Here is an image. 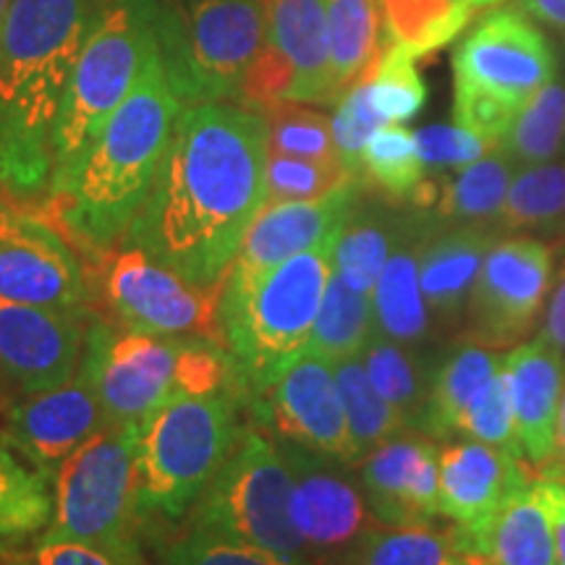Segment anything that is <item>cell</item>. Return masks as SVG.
Returning <instances> with one entry per match:
<instances>
[{"mask_svg": "<svg viewBox=\"0 0 565 565\" xmlns=\"http://www.w3.org/2000/svg\"><path fill=\"white\" fill-rule=\"evenodd\" d=\"M414 137L427 173L448 171V168H466L494 150L479 134L469 131L461 124L424 126Z\"/></svg>", "mask_w": 565, "mask_h": 565, "instance_id": "bcb514c9", "label": "cell"}, {"mask_svg": "<svg viewBox=\"0 0 565 565\" xmlns=\"http://www.w3.org/2000/svg\"><path fill=\"white\" fill-rule=\"evenodd\" d=\"M333 372L338 391H341L356 461H362L374 448H380L391 437L408 429L404 414L387 404L383 395L377 393V387L372 385L362 356L338 359V362H333Z\"/></svg>", "mask_w": 565, "mask_h": 565, "instance_id": "836d02e7", "label": "cell"}, {"mask_svg": "<svg viewBox=\"0 0 565 565\" xmlns=\"http://www.w3.org/2000/svg\"><path fill=\"white\" fill-rule=\"evenodd\" d=\"M353 565H475L458 526L437 532L429 524L370 529L353 545Z\"/></svg>", "mask_w": 565, "mask_h": 565, "instance_id": "d6a6232c", "label": "cell"}, {"mask_svg": "<svg viewBox=\"0 0 565 565\" xmlns=\"http://www.w3.org/2000/svg\"><path fill=\"white\" fill-rule=\"evenodd\" d=\"M492 236L479 225L427 236L419 249V282L429 315L440 324H456L466 312L471 288L482 270Z\"/></svg>", "mask_w": 565, "mask_h": 565, "instance_id": "cb8c5ba5", "label": "cell"}, {"mask_svg": "<svg viewBox=\"0 0 565 565\" xmlns=\"http://www.w3.org/2000/svg\"><path fill=\"white\" fill-rule=\"evenodd\" d=\"M513 181V160L494 147L471 166L458 168L454 179L440 181L435 210L445 223L479 225L494 221L503 212Z\"/></svg>", "mask_w": 565, "mask_h": 565, "instance_id": "f546056e", "label": "cell"}, {"mask_svg": "<svg viewBox=\"0 0 565 565\" xmlns=\"http://www.w3.org/2000/svg\"><path fill=\"white\" fill-rule=\"evenodd\" d=\"M553 280V252L536 238H505L487 252L466 303L471 343L511 345L529 333Z\"/></svg>", "mask_w": 565, "mask_h": 565, "instance_id": "9a60e30c", "label": "cell"}, {"mask_svg": "<svg viewBox=\"0 0 565 565\" xmlns=\"http://www.w3.org/2000/svg\"><path fill=\"white\" fill-rule=\"evenodd\" d=\"M267 154L259 110L236 103L181 108L121 246L145 252L192 286H221L267 200Z\"/></svg>", "mask_w": 565, "mask_h": 565, "instance_id": "6da1fadb", "label": "cell"}, {"mask_svg": "<svg viewBox=\"0 0 565 565\" xmlns=\"http://www.w3.org/2000/svg\"><path fill=\"white\" fill-rule=\"evenodd\" d=\"M265 38V0H158L160 63L183 108L238 105Z\"/></svg>", "mask_w": 565, "mask_h": 565, "instance_id": "ba28073f", "label": "cell"}, {"mask_svg": "<svg viewBox=\"0 0 565 565\" xmlns=\"http://www.w3.org/2000/svg\"><path fill=\"white\" fill-rule=\"evenodd\" d=\"M404 231L391 215L353 207L333 244V273L353 291L372 296Z\"/></svg>", "mask_w": 565, "mask_h": 565, "instance_id": "4dcf8cb0", "label": "cell"}, {"mask_svg": "<svg viewBox=\"0 0 565 565\" xmlns=\"http://www.w3.org/2000/svg\"><path fill=\"white\" fill-rule=\"evenodd\" d=\"M34 215H38V204L21 202L19 196H13L9 189L0 183V238L24 228Z\"/></svg>", "mask_w": 565, "mask_h": 565, "instance_id": "681fc988", "label": "cell"}, {"mask_svg": "<svg viewBox=\"0 0 565 565\" xmlns=\"http://www.w3.org/2000/svg\"><path fill=\"white\" fill-rule=\"evenodd\" d=\"M275 445L291 471V521L307 553L330 555L356 545L372 529V515L362 492L341 466H333L338 458L291 443Z\"/></svg>", "mask_w": 565, "mask_h": 565, "instance_id": "ac0fdd59", "label": "cell"}, {"mask_svg": "<svg viewBox=\"0 0 565 565\" xmlns=\"http://www.w3.org/2000/svg\"><path fill=\"white\" fill-rule=\"evenodd\" d=\"M565 145V82L545 84L524 108L515 113L511 129L500 141V150L513 166L550 162Z\"/></svg>", "mask_w": 565, "mask_h": 565, "instance_id": "8d00e7d4", "label": "cell"}, {"mask_svg": "<svg viewBox=\"0 0 565 565\" xmlns=\"http://www.w3.org/2000/svg\"><path fill=\"white\" fill-rule=\"evenodd\" d=\"M466 3H469V9L471 11H482V9H492V6H500L503 3V0H466Z\"/></svg>", "mask_w": 565, "mask_h": 565, "instance_id": "db71d44e", "label": "cell"}, {"mask_svg": "<svg viewBox=\"0 0 565 565\" xmlns=\"http://www.w3.org/2000/svg\"><path fill=\"white\" fill-rule=\"evenodd\" d=\"M103 427L100 398L82 372L55 391L19 395L0 414V440L51 475Z\"/></svg>", "mask_w": 565, "mask_h": 565, "instance_id": "d6986e66", "label": "cell"}, {"mask_svg": "<svg viewBox=\"0 0 565 565\" xmlns=\"http://www.w3.org/2000/svg\"><path fill=\"white\" fill-rule=\"evenodd\" d=\"M427 181L416 137L401 124H385L362 152V183L398 202H412Z\"/></svg>", "mask_w": 565, "mask_h": 565, "instance_id": "74e56055", "label": "cell"}, {"mask_svg": "<svg viewBox=\"0 0 565 565\" xmlns=\"http://www.w3.org/2000/svg\"><path fill=\"white\" fill-rule=\"evenodd\" d=\"M95 0H11L0 26V183L21 202L51 192L53 131Z\"/></svg>", "mask_w": 565, "mask_h": 565, "instance_id": "7a4b0ae2", "label": "cell"}, {"mask_svg": "<svg viewBox=\"0 0 565 565\" xmlns=\"http://www.w3.org/2000/svg\"><path fill=\"white\" fill-rule=\"evenodd\" d=\"M139 427H103L53 471V519L40 540L95 547L121 565H147L152 524L137 490Z\"/></svg>", "mask_w": 565, "mask_h": 565, "instance_id": "52a82bcc", "label": "cell"}, {"mask_svg": "<svg viewBox=\"0 0 565 565\" xmlns=\"http://www.w3.org/2000/svg\"><path fill=\"white\" fill-rule=\"evenodd\" d=\"M333 244L296 254L259 278L223 286L221 322L242 401L307 351L324 288L333 275Z\"/></svg>", "mask_w": 565, "mask_h": 565, "instance_id": "277c9868", "label": "cell"}, {"mask_svg": "<svg viewBox=\"0 0 565 565\" xmlns=\"http://www.w3.org/2000/svg\"><path fill=\"white\" fill-rule=\"evenodd\" d=\"M9 9H11V0H0V26H3V19L6 13H9Z\"/></svg>", "mask_w": 565, "mask_h": 565, "instance_id": "9f6ffc18", "label": "cell"}, {"mask_svg": "<svg viewBox=\"0 0 565 565\" xmlns=\"http://www.w3.org/2000/svg\"><path fill=\"white\" fill-rule=\"evenodd\" d=\"M547 471V477H534V487L553 521L557 563L565 565V471H555L553 466Z\"/></svg>", "mask_w": 565, "mask_h": 565, "instance_id": "c3c4849f", "label": "cell"}, {"mask_svg": "<svg viewBox=\"0 0 565 565\" xmlns=\"http://www.w3.org/2000/svg\"><path fill=\"white\" fill-rule=\"evenodd\" d=\"M484 565H561L553 521L536 492L532 475L505 500L490 526L484 542Z\"/></svg>", "mask_w": 565, "mask_h": 565, "instance_id": "83f0119b", "label": "cell"}, {"mask_svg": "<svg viewBox=\"0 0 565 565\" xmlns=\"http://www.w3.org/2000/svg\"><path fill=\"white\" fill-rule=\"evenodd\" d=\"M160 565H312L309 561H294V557L275 555L270 550H259L244 542L228 540V536L189 529L175 536Z\"/></svg>", "mask_w": 565, "mask_h": 565, "instance_id": "ee69618b", "label": "cell"}, {"mask_svg": "<svg viewBox=\"0 0 565 565\" xmlns=\"http://www.w3.org/2000/svg\"><path fill=\"white\" fill-rule=\"evenodd\" d=\"M92 282L89 312L118 330L166 338H202L221 343L223 286L200 288L145 252L118 246L87 263Z\"/></svg>", "mask_w": 565, "mask_h": 565, "instance_id": "30bf717a", "label": "cell"}, {"mask_svg": "<svg viewBox=\"0 0 565 565\" xmlns=\"http://www.w3.org/2000/svg\"><path fill=\"white\" fill-rule=\"evenodd\" d=\"M53 519V475L0 440V557L38 545Z\"/></svg>", "mask_w": 565, "mask_h": 565, "instance_id": "4316f807", "label": "cell"}, {"mask_svg": "<svg viewBox=\"0 0 565 565\" xmlns=\"http://www.w3.org/2000/svg\"><path fill=\"white\" fill-rule=\"evenodd\" d=\"M515 422L529 461L540 469L555 463L557 414L563 398L565 356L540 335L505 356Z\"/></svg>", "mask_w": 565, "mask_h": 565, "instance_id": "603a6c76", "label": "cell"}, {"mask_svg": "<svg viewBox=\"0 0 565 565\" xmlns=\"http://www.w3.org/2000/svg\"><path fill=\"white\" fill-rule=\"evenodd\" d=\"M454 79L456 89L479 92L521 110L555 79V53L519 6L494 9L456 47Z\"/></svg>", "mask_w": 565, "mask_h": 565, "instance_id": "5bb4252c", "label": "cell"}, {"mask_svg": "<svg viewBox=\"0 0 565 565\" xmlns=\"http://www.w3.org/2000/svg\"><path fill=\"white\" fill-rule=\"evenodd\" d=\"M181 108L160 53L152 55L131 95L113 113L79 166L40 202L84 263H95L124 244L126 231L150 194Z\"/></svg>", "mask_w": 565, "mask_h": 565, "instance_id": "3957f363", "label": "cell"}, {"mask_svg": "<svg viewBox=\"0 0 565 565\" xmlns=\"http://www.w3.org/2000/svg\"><path fill=\"white\" fill-rule=\"evenodd\" d=\"M362 484L380 524H429L440 513V450L433 437L395 435L362 458Z\"/></svg>", "mask_w": 565, "mask_h": 565, "instance_id": "7402d4cb", "label": "cell"}, {"mask_svg": "<svg viewBox=\"0 0 565 565\" xmlns=\"http://www.w3.org/2000/svg\"><path fill=\"white\" fill-rule=\"evenodd\" d=\"M362 183L309 202H265L246 231L242 249L228 270V282L259 278L296 254L335 242L343 223L359 204Z\"/></svg>", "mask_w": 565, "mask_h": 565, "instance_id": "44dd1931", "label": "cell"}, {"mask_svg": "<svg viewBox=\"0 0 565 565\" xmlns=\"http://www.w3.org/2000/svg\"><path fill=\"white\" fill-rule=\"evenodd\" d=\"M3 377H0V408H3V404H6V401H3Z\"/></svg>", "mask_w": 565, "mask_h": 565, "instance_id": "6f0895ef", "label": "cell"}, {"mask_svg": "<svg viewBox=\"0 0 565 565\" xmlns=\"http://www.w3.org/2000/svg\"><path fill=\"white\" fill-rule=\"evenodd\" d=\"M158 53V0H95L55 121L51 192L79 166Z\"/></svg>", "mask_w": 565, "mask_h": 565, "instance_id": "8992f818", "label": "cell"}, {"mask_svg": "<svg viewBox=\"0 0 565 565\" xmlns=\"http://www.w3.org/2000/svg\"><path fill=\"white\" fill-rule=\"evenodd\" d=\"M0 565H26V561H24V555H11V557H3Z\"/></svg>", "mask_w": 565, "mask_h": 565, "instance_id": "11a10c76", "label": "cell"}, {"mask_svg": "<svg viewBox=\"0 0 565 565\" xmlns=\"http://www.w3.org/2000/svg\"><path fill=\"white\" fill-rule=\"evenodd\" d=\"M246 422L275 443L356 463L333 364L303 351L246 401Z\"/></svg>", "mask_w": 565, "mask_h": 565, "instance_id": "4fadbf2b", "label": "cell"}, {"mask_svg": "<svg viewBox=\"0 0 565 565\" xmlns=\"http://www.w3.org/2000/svg\"><path fill=\"white\" fill-rule=\"evenodd\" d=\"M505 366V356L479 343L458 345L433 366L429 393L416 433L433 440H448L479 391Z\"/></svg>", "mask_w": 565, "mask_h": 565, "instance_id": "484cf974", "label": "cell"}, {"mask_svg": "<svg viewBox=\"0 0 565 565\" xmlns=\"http://www.w3.org/2000/svg\"><path fill=\"white\" fill-rule=\"evenodd\" d=\"M540 338L565 356V273H563V278L557 280L553 296H550L545 328H542Z\"/></svg>", "mask_w": 565, "mask_h": 565, "instance_id": "f907efd6", "label": "cell"}, {"mask_svg": "<svg viewBox=\"0 0 565 565\" xmlns=\"http://www.w3.org/2000/svg\"><path fill=\"white\" fill-rule=\"evenodd\" d=\"M0 299L89 312L87 263L40 204L24 228L0 238Z\"/></svg>", "mask_w": 565, "mask_h": 565, "instance_id": "e0dca14e", "label": "cell"}, {"mask_svg": "<svg viewBox=\"0 0 565 565\" xmlns=\"http://www.w3.org/2000/svg\"><path fill=\"white\" fill-rule=\"evenodd\" d=\"M362 359L377 393L404 414L408 429H416L427 404L433 366L424 364L414 349L387 341L377 333L370 338Z\"/></svg>", "mask_w": 565, "mask_h": 565, "instance_id": "d590c367", "label": "cell"}, {"mask_svg": "<svg viewBox=\"0 0 565 565\" xmlns=\"http://www.w3.org/2000/svg\"><path fill=\"white\" fill-rule=\"evenodd\" d=\"M265 47L238 105L263 113L278 103H338L324 0H265Z\"/></svg>", "mask_w": 565, "mask_h": 565, "instance_id": "8fae6325", "label": "cell"}, {"mask_svg": "<svg viewBox=\"0 0 565 565\" xmlns=\"http://www.w3.org/2000/svg\"><path fill=\"white\" fill-rule=\"evenodd\" d=\"M267 121V147L270 152L291 158L341 162L333 139V118L303 103H278L263 110Z\"/></svg>", "mask_w": 565, "mask_h": 565, "instance_id": "ab89813d", "label": "cell"}, {"mask_svg": "<svg viewBox=\"0 0 565 565\" xmlns=\"http://www.w3.org/2000/svg\"><path fill=\"white\" fill-rule=\"evenodd\" d=\"M92 312L0 299V377L19 395L68 385L82 364Z\"/></svg>", "mask_w": 565, "mask_h": 565, "instance_id": "2e32d148", "label": "cell"}, {"mask_svg": "<svg viewBox=\"0 0 565 565\" xmlns=\"http://www.w3.org/2000/svg\"><path fill=\"white\" fill-rule=\"evenodd\" d=\"M362 183L343 162H320L291 158V154H267L265 168V202H309Z\"/></svg>", "mask_w": 565, "mask_h": 565, "instance_id": "b9f144b4", "label": "cell"}, {"mask_svg": "<svg viewBox=\"0 0 565 565\" xmlns=\"http://www.w3.org/2000/svg\"><path fill=\"white\" fill-rule=\"evenodd\" d=\"M419 228L406 225L372 291L374 333L408 349H419L429 338V309L419 282Z\"/></svg>", "mask_w": 565, "mask_h": 565, "instance_id": "d4e9b609", "label": "cell"}, {"mask_svg": "<svg viewBox=\"0 0 565 565\" xmlns=\"http://www.w3.org/2000/svg\"><path fill=\"white\" fill-rule=\"evenodd\" d=\"M370 74H364L353 87H349L338 100L333 116V139L338 158L349 171L362 181V152L372 134L383 129L385 121L377 116L370 100ZM364 186V183H362Z\"/></svg>", "mask_w": 565, "mask_h": 565, "instance_id": "f6af8a7d", "label": "cell"}, {"mask_svg": "<svg viewBox=\"0 0 565 565\" xmlns=\"http://www.w3.org/2000/svg\"><path fill=\"white\" fill-rule=\"evenodd\" d=\"M557 458H561V469L565 471V387L561 398V414H557Z\"/></svg>", "mask_w": 565, "mask_h": 565, "instance_id": "f5cc1de1", "label": "cell"}, {"mask_svg": "<svg viewBox=\"0 0 565 565\" xmlns=\"http://www.w3.org/2000/svg\"><path fill=\"white\" fill-rule=\"evenodd\" d=\"M374 335V307L370 294L353 291L333 273L324 288L320 315H317L307 351L324 362L362 356Z\"/></svg>", "mask_w": 565, "mask_h": 565, "instance_id": "e575fe53", "label": "cell"}, {"mask_svg": "<svg viewBox=\"0 0 565 565\" xmlns=\"http://www.w3.org/2000/svg\"><path fill=\"white\" fill-rule=\"evenodd\" d=\"M519 9L550 30L565 34V0H519Z\"/></svg>", "mask_w": 565, "mask_h": 565, "instance_id": "816d5d0a", "label": "cell"}, {"mask_svg": "<svg viewBox=\"0 0 565 565\" xmlns=\"http://www.w3.org/2000/svg\"><path fill=\"white\" fill-rule=\"evenodd\" d=\"M333 53L335 95L353 87L383 58V13L380 0H324Z\"/></svg>", "mask_w": 565, "mask_h": 565, "instance_id": "f1b7e54d", "label": "cell"}, {"mask_svg": "<svg viewBox=\"0 0 565 565\" xmlns=\"http://www.w3.org/2000/svg\"><path fill=\"white\" fill-rule=\"evenodd\" d=\"M24 561L26 565H121L100 550L66 540H40Z\"/></svg>", "mask_w": 565, "mask_h": 565, "instance_id": "7dc6e473", "label": "cell"}, {"mask_svg": "<svg viewBox=\"0 0 565 565\" xmlns=\"http://www.w3.org/2000/svg\"><path fill=\"white\" fill-rule=\"evenodd\" d=\"M500 221L505 228L534 231L565 221V162L526 166L513 175Z\"/></svg>", "mask_w": 565, "mask_h": 565, "instance_id": "f35d334b", "label": "cell"}, {"mask_svg": "<svg viewBox=\"0 0 565 565\" xmlns=\"http://www.w3.org/2000/svg\"><path fill=\"white\" fill-rule=\"evenodd\" d=\"M186 338L118 330L89 315L79 372L95 385L105 427H141L175 395V364Z\"/></svg>", "mask_w": 565, "mask_h": 565, "instance_id": "7c38bea8", "label": "cell"}, {"mask_svg": "<svg viewBox=\"0 0 565 565\" xmlns=\"http://www.w3.org/2000/svg\"><path fill=\"white\" fill-rule=\"evenodd\" d=\"M291 471L278 445L246 422L242 440L196 500L186 526L309 561L291 521Z\"/></svg>", "mask_w": 565, "mask_h": 565, "instance_id": "9c48e42d", "label": "cell"}, {"mask_svg": "<svg viewBox=\"0 0 565 565\" xmlns=\"http://www.w3.org/2000/svg\"><path fill=\"white\" fill-rule=\"evenodd\" d=\"M383 13V47L401 45L416 61L458 38L475 11L466 0H380Z\"/></svg>", "mask_w": 565, "mask_h": 565, "instance_id": "1f68e13d", "label": "cell"}, {"mask_svg": "<svg viewBox=\"0 0 565 565\" xmlns=\"http://www.w3.org/2000/svg\"><path fill=\"white\" fill-rule=\"evenodd\" d=\"M526 479V466L492 445L469 440L440 450V513L458 526L475 565H484L490 526Z\"/></svg>", "mask_w": 565, "mask_h": 565, "instance_id": "ffe728a7", "label": "cell"}, {"mask_svg": "<svg viewBox=\"0 0 565 565\" xmlns=\"http://www.w3.org/2000/svg\"><path fill=\"white\" fill-rule=\"evenodd\" d=\"M458 433L469 437V440L492 445V448L503 450V454L519 458V461L521 456H526L524 445H521L519 422H515L511 380H508L505 366L471 401V406L466 408L461 422H458Z\"/></svg>", "mask_w": 565, "mask_h": 565, "instance_id": "7bdbcfd3", "label": "cell"}, {"mask_svg": "<svg viewBox=\"0 0 565 565\" xmlns=\"http://www.w3.org/2000/svg\"><path fill=\"white\" fill-rule=\"evenodd\" d=\"M246 429L236 391L171 395L139 427L137 490L152 529L186 519Z\"/></svg>", "mask_w": 565, "mask_h": 565, "instance_id": "5b68a950", "label": "cell"}, {"mask_svg": "<svg viewBox=\"0 0 565 565\" xmlns=\"http://www.w3.org/2000/svg\"><path fill=\"white\" fill-rule=\"evenodd\" d=\"M370 100L385 124H406L419 116L427 103V87L406 47H383V58L370 76Z\"/></svg>", "mask_w": 565, "mask_h": 565, "instance_id": "60d3db41", "label": "cell"}]
</instances>
